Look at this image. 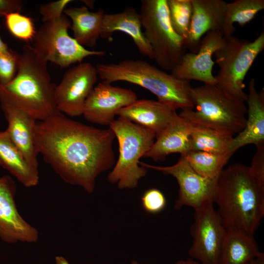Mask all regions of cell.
<instances>
[{"instance_id": "obj_8", "label": "cell", "mask_w": 264, "mask_h": 264, "mask_svg": "<svg viewBox=\"0 0 264 264\" xmlns=\"http://www.w3.org/2000/svg\"><path fill=\"white\" fill-rule=\"evenodd\" d=\"M214 54L219 70L216 85L231 96L244 102V78L258 55L264 49V31L253 41L231 36Z\"/></svg>"}, {"instance_id": "obj_5", "label": "cell", "mask_w": 264, "mask_h": 264, "mask_svg": "<svg viewBox=\"0 0 264 264\" xmlns=\"http://www.w3.org/2000/svg\"><path fill=\"white\" fill-rule=\"evenodd\" d=\"M191 109L179 114L194 126L209 128L234 136L245 127L247 110L244 102L226 93L216 85L192 88Z\"/></svg>"}, {"instance_id": "obj_36", "label": "cell", "mask_w": 264, "mask_h": 264, "mask_svg": "<svg viewBox=\"0 0 264 264\" xmlns=\"http://www.w3.org/2000/svg\"><path fill=\"white\" fill-rule=\"evenodd\" d=\"M12 50L9 48L6 44L4 43L0 37V52L8 53L12 52Z\"/></svg>"}, {"instance_id": "obj_18", "label": "cell", "mask_w": 264, "mask_h": 264, "mask_svg": "<svg viewBox=\"0 0 264 264\" xmlns=\"http://www.w3.org/2000/svg\"><path fill=\"white\" fill-rule=\"evenodd\" d=\"M177 115L176 110L158 100H136L120 110L117 115L154 133L162 132Z\"/></svg>"}, {"instance_id": "obj_6", "label": "cell", "mask_w": 264, "mask_h": 264, "mask_svg": "<svg viewBox=\"0 0 264 264\" xmlns=\"http://www.w3.org/2000/svg\"><path fill=\"white\" fill-rule=\"evenodd\" d=\"M114 132L119 146V156L108 181L118 188H136L139 180L145 176L147 169L140 165L154 142L155 135L151 131L125 119L118 117L109 127Z\"/></svg>"}, {"instance_id": "obj_34", "label": "cell", "mask_w": 264, "mask_h": 264, "mask_svg": "<svg viewBox=\"0 0 264 264\" xmlns=\"http://www.w3.org/2000/svg\"><path fill=\"white\" fill-rule=\"evenodd\" d=\"M23 3L20 0H0V17L13 13L20 12Z\"/></svg>"}, {"instance_id": "obj_4", "label": "cell", "mask_w": 264, "mask_h": 264, "mask_svg": "<svg viewBox=\"0 0 264 264\" xmlns=\"http://www.w3.org/2000/svg\"><path fill=\"white\" fill-rule=\"evenodd\" d=\"M95 67L103 82L131 83L147 89L158 101L176 110L193 108L190 81L178 79L144 60L126 59L116 63H99Z\"/></svg>"}, {"instance_id": "obj_22", "label": "cell", "mask_w": 264, "mask_h": 264, "mask_svg": "<svg viewBox=\"0 0 264 264\" xmlns=\"http://www.w3.org/2000/svg\"><path fill=\"white\" fill-rule=\"evenodd\" d=\"M0 165L25 187H33L39 183V170L27 161L6 130L0 131Z\"/></svg>"}, {"instance_id": "obj_10", "label": "cell", "mask_w": 264, "mask_h": 264, "mask_svg": "<svg viewBox=\"0 0 264 264\" xmlns=\"http://www.w3.org/2000/svg\"><path fill=\"white\" fill-rule=\"evenodd\" d=\"M213 203L194 209L190 227L193 238L188 255L201 264H219L226 230Z\"/></svg>"}, {"instance_id": "obj_23", "label": "cell", "mask_w": 264, "mask_h": 264, "mask_svg": "<svg viewBox=\"0 0 264 264\" xmlns=\"http://www.w3.org/2000/svg\"><path fill=\"white\" fill-rule=\"evenodd\" d=\"M64 14L70 19L73 38L83 46L94 47L101 37L104 10L92 12L85 6L66 8Z\"/></svg>"}, {"instance_id": "obj_15", "label": "cell", "mask_w": 264, "mask_h": 264, "mask_svg": "<svg viewBox=\"0 0 264 264\" xmlns=\"http://www.w3.org/2000/svg\"><path fill=\"white\" fill-rule=\"evenodd\" d=\"M225 41V38L221 32H208L201 39L198 51L196 53L186 52L171 70V74L181 80L216 85L215 77L213 74V67L215 64L213 56L224 45Z\"/></svg>"}, {"instance_id": "obj_28", "label": "cell", "mask_w": 264, "mask_h": 264, "mask_svg": "<svg viewBox=\"0 0 264 264\" xmlns=\"http://www.w3.org/2000/svg\"><path fill=\"white\" fill-rule=\"evenodd\" d=\"M169 17L174 31L184 40L187 38L192 15L191 0H167Z\"/></svg>"}, {"instance_id": "obj_38", "label": "cell", "mask_w": 264, "mask_h": 264, "mask_svg": "<svg viewBox=\"0 0 264 264\" xmlns=\"http://www.w3.org/2000/svg\"><path fill=\"white\" fill-rule=\"evenodd\" d=\"M185 264H201L198 261L194 260L192 258H188L187 259Z\"/></svg>"}, {"instance_id": "obj_30", "label": "cell", "mask_w": 264, "mask_h": 264, "mask_svg": "<svg viewBox=\"0 0 264 264\" xmlns=\"http://www.w3.org/2000/svg\"><path fill=\"white\" fill-rule=\"evenodd\" d=\"M20 53L12 50L8 53L0 52V86H5L15 77L18 68Z\"/></svg>"}, {"instance_id": "obj_27", "label": "cell", "mask_w": 264, "mask_h": 264, "mask_svg": "<svg viewBox=\"0 0 264 264\" xmlns=\"http://www.w3.org/2000/svg\"><path fill=\"white\" fill-rule=\"evenodd\" d=\"M233 154L190 151L183 156L199 175L210 179L218 178Z\"/></svg>"}, {"instance_id": "obj_40", "label": "cell", "mask_w": 264, "mask_h": 264, "mask_svg": "<svg viewBox=\"0 0 264 264\" xmlns=\"http://www.w3.org/2000/svg\"><path fill=\"white\" fill-rule=\"evenodd\" d=\"M85 1L84 2L86 4V5L88 6H93V2L92 1H87V0H85V1Z\"/></svg>"}, {"instance_id": "obj_39", "label": "cell", "mask_w": 264, "mask_h": 264, "mask_svg": "<svg viewBox=\"0 0 264 264\" xmlns=\"http://www.w3.org/2000/svg\"><path fill=\"white\" fill-rule=\"evenodd\" d=\"M185 263H186L185 261L180 260L178 261L177 262H176L175 264H185ZM131 264H142L138 263L136 261H132L131 262Z\"/></svg>"}, {"instance_id": "obj_3", "label": "cell", "mask_w": 264, "mask_h": 264, "mask_svg": "<svg viewBox=\"0 0 264 264\" xmlns=\"http://www.w3.org/2000/svg\"><path fill=\"white\" fill-rule=\"evenodd\" d=\"M1 87L21 109L37 121L60 112L55 100L56 85L51 82L47 63L39 57L30 45H24L20 53L15 77Z\"/></svg>"}, {"instance_id": "obj_24", "label": "cell", "mask_w": 264, "mask_h": 264, "mask_svg": "<svg viewBox=\"0 0 264 264\" xmlns=\"http://www.w3.org/2000/svg\"><path fill=\"white\" fill-rule=\"evenodd\" d=\"M260 253L254 235L226 230L219 264H247Z\"/></svg>"}, {"instance_id": "obj_26", "label": "cell", "mask_w": 264, "mask_h": 264, "mask_svg": "<svg viewBox=\"0 0 264 264\" xmlns=\"http://www.w3.org/2000/svg\"><path fill=\"white\" fill-rule=\"evenodd\" d=\"M264 9V0H235L227 2L222 34L224 38L233 36L234 23L243 26Z\"/></svg>"}, {"instance_id": "obj_31", "label": "cell", "mask_w": 264, "mask_h": 264, "mask_svg": "<svg viewBox=\"0 0 264 264\" xmlns=\"http://www.w3.org/2000/svg\"><path fill=\"white\" fill-rule=\"evenodd\" d=\"M141 200L143 209L151 214L160 212L166 204L164 195L160 190L155 188L146 191L141 197Z\"/></svg>"}, {"instance_id": "obj_2", "label": "cell", "mask_w": 264, "mask_h": 264, "mask_svg": "<svg viewBox=\"0 0 264 264\" xmlns=\"http://www.w3.org/2000/svg\"><path fill=\"white\" fill-rule=\"evenodd\" d=\"M214 203L226 230L254 235L264 216V191L252 176L249 166L235 164L219 176Z\"/></svg>"}, {"instance_id": "obj_25", "label": "cell", "mask_w": 264, "mask_h": 264, "mask_svg": "<svg viewBox=\"0 0 264 264\" xmlns=\"http://www.w3.org/2000/svg\"><path fill=\"white\" fill-rule=\"evenodd\" d=\"M233 137V135L224 132L194 125L189 137V152L219 154L230 153L229 149Z\"/></svg>"}, {"instance_id": "obj_7", "label": "cell", "mask_w": 264, "mask_h": 264, "mask_svg": "<svg viewBox=\"0 0 264 264\" xmlns=\"http://www.w3.org/2000/svg\"><path fill=\"white\" fill-rule=\"evenodd\" d=\"M139 14L153 59L161 68L171 71L187 49L184 39L171 24L167 0H142Z\"/></svg>"}, {"instance_id": "obj_11", "label": "cell", "mask_w": 264, "mask_h": 264, "mask_svg": "<svg viewBox=\"0 0 264 264\" xmlns=\"http://www.w3.org/2000/svg\"><path fill=\"white\" fill-rule=\"evenodd\" d=\"M140 165L146 169L171 175L176 179L179 192L174 206L176 209L179 210L183 206L196 209L208 203H214L218 177L210 179L199 175L183 156H180L176 164L169 166H155L142 162H140Z\"/></svg>"}, {"instance_id": "obj_29", "label": "cell", "mask_w": 264, "mask_h": 264, "mask_svg": "<svg viewBox=\"0 0 264 264\" xmlns=\"http://www.w3.org/2000/svg\"><path fill=\"white\" fill-rule=\"evenodd\" d=\"M5 25L15 37L24 42H32L36 31L32 18L20 12H13L4 17Z\"/></svg>"}, {"instance_id": "obj_20", "label": "cell", "mask_w": 264, "mask_h": 264, "mask_svg": "<svg viewBox=\"0 0 264 264\" xmlns=\"http://www.w3.org/2000/svg\"><path fill=\"white\" fill-rule=\"evenodd\" d=\"M142 27L139 13L134 8L127 7L121 12L105 13L100 37L110 40L112 39V34L116 31L126 33L132 39L141 54L153 59L152 49L144 35Z\"/></svg>"}, {"instance_id": "obj_16", "label": "cell", "mask_w": 264, "mask_h": 264, "mask_svg": "<svg viewBox=\"0 0 264 264\" xmlns=\"http://www.w3.org/2000/svg\"><path fill=\"white\" fill-rule=\"evenodd\" d=\"M0 105L8 123L6 130L26 159L39 170L38 153L35 145L37 121L21 109L0 86Z\"/></svg>"}, {"instance_id": "obj_32", "label": "cell", "mask_w": 264, "mask_h": 264, "mask_svg": "<svg viewBox=\"0 0 264 264\" xmlns=\"http://www.w3.org/2000/svg\"><path fill=\"white\" fill-rule=\"evenodd\" d=\"M256 148L257 151L249 168L257 183L264 191V144H260Z\"/></svg>"}, {"instance_id": "obj_9", "label": "cell", "mask_w": 264, "mask_h": 264, "mask_svg": "<svg viewBox=\"0 0 264 264\" xmlns=\"http://www.w3.org/2000/svg\"><path fill=\"white\" fill-rule=\"evenodd\" d=\"M71 25L70 19L63 14L56 19L44 22L36 31L32 47L42 61L64 68L82 63L89 56L106 54L104 51L88 50L78 44L68 34Z\"/></svg>"}, {"instance_id": "obj_14", "label": "cell", "mask_w": 264, "mask_h": 264, "mask_svg": "<svg viewBox=\"0 0 264 264\" xmlns=\"http://www.w3.org/2000/svg\"><path fill=\"white\" fill-rule=\"evenodd\" d=\"M16 193V186L11 177H0V239L9 243L37 242L39 232L19 213Z\"/></svg>"}, {"instance_id": "obj_17", "label": "cell", "mask_w": 264, "mask_h": 264, "mask_svg": "<svg viewBox=\"0 0 264 264\" xmlns=\"http://www.w3.org/2000/svg\"><path fill=\"white\" fill-rule=\"evenodd\" d=\"M191 1L192 15L185 45L191 52L196 53L201 39L206 33L213 31L222 33L227 2L222 0Z\"/></svg>"}, {"instance_id": "obj_19", "label": "cell", "mask_w": 264, "mask_h": 264, "mask_svg": "<svg viewBox=\"0 0 264 264\" xmlns=\"http://www.w3.org/2000/svg\"><path fill=\"white\" fill-rule=\"evenodd\" d=\"M247 94L246 124L244 128L232 140L229 152L233 154L245 145L253 144L257 147L264 144V89L258 92L255 80L252 78Z\"/></svg>"}, {"instance_id": "obj_12", "label": "cell", "mask_w": 264, "mask_h": 264, "mask_svg": "<svg viewBox=\"0 0 264 264\" xmlns=\"http://www.w3.org/2000/svg\"><path fill=\"white\" fill-rule=\"evenodd\" d=\"M98 78L96 67L88 62L79 63L68 69L55 87L59 111L71 117L82 115L85 102Z\"/></svg>"}, {"instance_id": "obj_35", "label": "cell", "mask_w": 264, "mask_h": 264, "mask_svg": "<svg viewBox=\"0 0 264 264\" xmlns=\"http://www.w3.org/2000/svg\"><path fill=\"white\" fill-rule=\"evenodd\" d=\"M247 264H264V254L261 252Z\"/></svg>"}, {"instance_id": "obj_37", "label": "cell", "mask_w": 264, "mask_h": 264, "mask_svg": "<svg viewBox=\"0 0 264 264\" xmlns=\"http://www.w3.org/2000/svg\"><path fill=\"white\" fill-rule=\"evenodd\" d=\"M55 264H70L64 257L57 256L55 259Z\"/></svg>"}, {"instance_id": "obj_21", "label": "cell", "mask_w": 264, "mask_h": 264, "mask_svg": "<svg viewBox=\"0 0 264 264\" xmlns=\"http://www.w3.org/2000/svg\"><path fill=\"white\" fill-rule=\"evenodd\" d=\"M194 125L177 115L156 137L153 145L145 154L154 161L164 160L173 153L184 155L189 152V140Z\"/></svg>"}, {"instance_id": "obj_1", "label": "cell", "mask_w": 264, "mask_h": 264, "mask_svg": "<svg viewBox=\"0 0 264 264\" xmlns=\"http://www.w3.org/2000/svg\"><path fill=\"white\" fill-rule=\"evenodd\" d=\"M115 138L109 127L86 125L59 112L37 122L35 145L62 180L92 193L97 177L115 163Z\"/></svg>"}, {"instance_id": "obj_33", "label": "cell", "mask_w": 264, "mask_h": 264, "mask_svg": "<svg viewBox=\"0 0 264 264\" xmlns=\"http://www.w3.org/2000/svg\"><path fill=\"white\" fill-rule=\"evenodd\" d=\"M71 0H59L43 4L40 7V13L44 22L60 17L66 6L71 2Z\"/></svg>"}, {"instance_id": "obj_13", "label": "cell", "mask_w": 264, "mask_h": 264, "mask_svg": "<svg viewBox=\"0 0 264 264\" xmlns=\"http://www.w3.org/2000/svg\"><path fill=\"white\" fill-rule=\"evenodd\" d=\"M137 99L131 89L102 81L95 86L87 98L82 115L88 122L109 127L120 110Z\"/></svg>"}]
</instances>
